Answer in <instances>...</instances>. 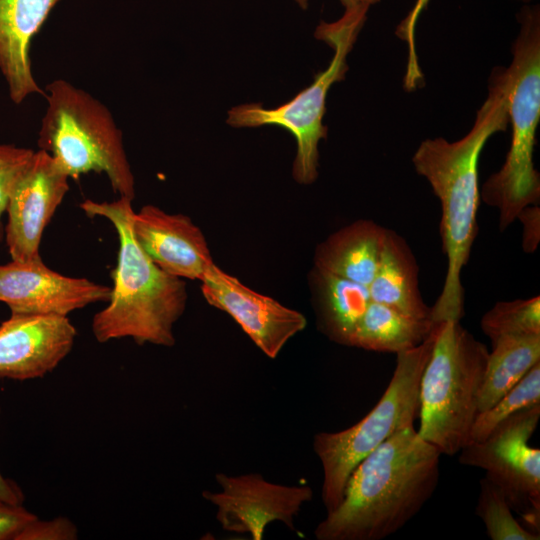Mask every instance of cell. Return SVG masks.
<instances>
[{"label":"cell","instance_id":"6da1fadb","mask_svg":"<svg viewBox=\"0 0 540 540\" xmlns=\"http://www.w3.org/2000/svg\"><path fill=\"white\" fill-rule=\"evenodd\" d=\"M508 88L507 69H494L487 98L478 109L469 132L453 142L442 137L426 139L412 158L416 172L428 181L441 205L439 232L447 270L443 288L431 307L434 324L460 321L464 314L461 271L469 260L477 234L478 163L488 139L507 130Z\"/></svg>","mask_w":540,"mask_h":540},{"label":"cell","instance_id":"7a4b0ae2","mask_svg":"<svg viewBox=\"0 0 540 540\" xmlns=\"http://www.w3.org/2000/svg\"><path fill=\"white\" fill-rule=\"evenodd\" d=\"M441 453L409 425L368 454L349 476L340 504L316 526L317 540H381L432 497Z\"/></svg>","mask_w":540,"mask_h":540},{"label":"cell","instance_id":"3957f363","mask_svg":"<svg viewBox=\"0 0 540 540\" xmlns=\"http://www.w3.org/2000/svg\"><path fill=\"white\" fill-rule=\"evenodd\" d=\"M132 201L119 196L112 202L86 199L79 205L88 217L107 219L119 239L111 296L108 305L94 315L92 332L99 343L131 338L139 345L171 347L174 325L186 307V284L159 268L137 243Z\"/></svg>","mask_w":540,"mask_h":540},{"label":"cell","instance_id":"277c9868","mask_svg":"<svg viewBox=\"0 0 540 540\" xmlns=\"http://www.w3.org/2000/svg\"><path fill=\"white\" fill-rule=\"evenodd\" d=\"M520 31L512 45L509 76L508 119L512 125L509 151L501 168L483 184L480 197L499 210L504 231L520 212L540 200V175L533 152L540 121V11L539 6L520 12Z\"/></svg>","mask_w":540,"mask_h":540},{"label":"cell","instance_id":"5b68a950","mask_svg":"<svg viewBox=\"0 0 540 540\" xmlns=\"http://www.w3.org/2000/svg\"><path fill=\"white\" fill-rule=\"evenodd\" d=\"M47 108L41 119L38 147L49 153L72 179L104 173L115 193L135 197V178L123 133L110 110L90 93L64 79L45 90Z\"/></svg>","mask_w":540,"mask_h":540},{"label":"cell","instance_id":"8992f818","mask_svg":"<svg viewBox=\"0 0 540 540\" xmlns=\"http://www.w3.org/2000/svg\"><path fill=\"white\" fill-rule=\"evenodd\" d=\"M488 354L460 321L438 325L420 381L417 433L441 454L453 456L470 442Z\"/></svg>","mask_w":540,"mask_h":540},{"label":"cell","instance_id":"52a82bcc","mask_svg":"<svg viewBox=\"0 0 540 540\" xmlns=\"http://www.w3.org/2000/svg\"><path fill=\"white\" fill-rule=\"evenodd\" d=\"M343 15L334 22L321 21L314 36L333 49L329 66L315 75L313 82L290 101L266 108L260 103L232 107L226 122L236 128L279 126L296 140L293 177L300 184H311L318 177L319 143L327 137L323 124L326 99L331 86L342 81L348 70L347 57L367 19L370 3L363 0H340Z\"/></svg>","mask_w":540,"mask_h":540},{"label":"cell","instance_id":"ba28073f","mask_svg":"<svg viewBox=\"0 0 540 540\" xmlns=\"http://www.w3.org/2000/svg\"><path fill=\"white\" fill-rule=\"evenodd\" d=\"M438 325L420 345L396 354V367L389 385L364 418L347 429L314 435L313 450L323 470L321 498L326 513L340 504L355 467L393 434L414 425L419 415L421 376L431 355Z\"/></svg>","mask_w":540,"mask_h":540},{"label":"cell","instance_id":"9c48e42d","mask_svg":"<svg viewBox=\"0 0 540 540\" xmlns=\"http://www.w3.org/2000/svg\"><path fill=\"white\" fill-rule=\"evenodd\" d=\"M539 419L540 404L524 408L500 422L484 440L469 442L459 452V462L483 469L511 509L538 535L540 450L531 447L529 440Z\"/></svg>","mask_w":540,"mask_h":540},{"label":"cell","instance_id":"30bf717a","mask_svg":"<svg viewBox=\"0 0 540 540\" xmlns=\"http://www.w3.org/2000/svg\"><path fill=\"white\" fill-rule=\"evenodd\" d=\"M215 480L221 491H204L202 495L217 508L221 529L247 534L253 540H262L266 527L276 521L294 531L296 516L313 498L309 486L270 482L259 473H217Z\"/></svg>","mask_w":540,"mask_h":540},{"label":"cell","instance_id":"8fae6325","mask_svg":"<svg viewBox=\"0 0 540 540\" xmlns=\"http://www.w3.org/2000/svg\"><path fill=\"white\" fill-rule=\"evenodd\" d=\"M69 179L49 153L34 152L7 200L4 240L11 260L40 257L43 232L69 191Z\"/></svg>","mask_w":540,"mask_h":540},{"label":"cell","instance_id":"7c38bea8","mask_svg":"<svg viewBox=\"0 0 540 540\" xmlns=\"http://www.w3.org/2000/svg\"><path fill=\"white\" fill-rule=\"evenodd\" d=\"M112 288L84 277L60 274L41 257L0 265V302L11 314H68L97 302H108Z\"/></svg>","mask_w":540,"mask_h":540},{"label":"cell","instance_id":"4fadbf2b","mask_svg":"<svg viewBox=\"0 0 540 540\" xmlns=\"http://www.w3.org/2000/svg\"><path fill=\"white\" fill-rule=\"evenodd\" d=\"M201 283L206 301L229 314L271 359L276 358L286 343L307 325L302 313L250 289L215 263Z\"/></svg>","mask_w":540,"mask_h":540},{"label":"cell","instance_id":"5bb4252c","mask_svg":"<svg viewBox=\"0 0 540 540\" xmlns=\"http://www.w3.org/2000/svg\"><path fill=\"white\" fill-rule=\"evenodd\" d=\"M76 336L68 316L11 314L0 324V378L44 377L70 353Z\"/></svg>","mask_w":540,"mask_h":540},{"label":"cell","instance_id":"9a60e30c","mask_svg":"<svg viewBox=\"0 0 540 540\" xmlns=\"http://www.w3.org/2000/svg\"><path fill=\"white\" fill-rule=\"evenodd\" d=\"M132 230L145 254L170 275L201 281L214 264L205 236L184 214L148 204L134 211Z\"/></svg>","mask_w":540,"mask_h":540},{"label":"cell","instance_id":"2e32d148","mask_svg":"<svg viewBox=\"0 0 540 540\" xmlns=\"http://www.w3.org/2000/svg\"><path fill=\"white\" fill-rule=\"evenodd\" d=\"M60 1L0 0V73L16 105L45 95L32 71L31 43Z\"/></svg>","mask_w":540,"mask_h":540},{"label":"cell","instance_id":"e0dca14e","mask_svg":"<svg viewBox=\"0 0 540 540\" xmlns=\"http://www.w3.org/2000/svg\"><path fill=\"white\" fill-rule=\"evenodd\" d=\"M385 228L356 221L329 236L315 255V268L368 287L379 266Z\"/></svg>","mask_w":540,"mask_h":540},{"label":"cell","instance_id":"ac0fdd59","mask_svg":"<svg viewBox=\"0 0 540 540\" xmlns=\"http://www.w3.org/2000/svg\"><path fill=\"white\" fill-rule=\"evenodd\" d=\"M368 289L371 301L431 320V308L419 290L416 259L406 241L392 230H386L379 266Z\"/></svg>","mask_w":540,"mask_h":540},{"label":"cell","instance_id":"d6986e66","mask_svg":"<svg viewBox=\"0 0 540 540\" xmlns=\"http://www.w3.org/2000/svg\"><path fill=\"white\" fill-rule=\"evenodd\" d=\"M435 325L432 320L417 319L388 305L370 301L348 346L397 354L420 345Z\"/></svg>","mask_w":540,"mask_h":540},{"label":"cell","instance_id":"ffe728a7","mask_svg":"<svg viewBox=\"0 0 540 540\" xmlns=\"http://www.w3.org/2000/svg\"><path fill=\"white\" fill-rule=\"evenodd\" d=\"M478 413L489 409L540 362V334L507 335L491 341Z\"/></svg>","mask_w":540,"mask_h":540},{"label":"cell","instance_id":"44dd1931","mask_svg":"<svg viewBox=\"0 0 540 540\" xmlns=\"http://www.w3.org/2000/svg\"><path fill=\"white\" fill-rule=\"evenodd\" d=\"M315 273L319 326L332 341L348 346L351 334L371 301L369 289L316 268Z\"/></svg>","mask_w":540,"mask_h":540},{"label":"cell","instance_id":"7402d4cb","mask_svg":"<svg viewBox=\"0 0 540 540\" xmlns=\"http://www.w3.org/2000/svg\"><path fill=\"white\" fill-rule=\"evenodd\" d=\"M536 404H540V362L494 405L477 414L471 429L470 442L484 440L500 422Z\"/></svg>","mask_w":540,"mask_h":540},{"label":"cell","instance_id":"603a6c76","mask_svg":"<svg viewBox=\"0 0 540 540\" xmlns=\"http://www.w3.org/2000/svg\"><path fill=\"white\" fill-rule=\"evenodd\" d=\"M480 326L491 341L507 335L540 334V296L497 302L483 315Z\"/></svg>","mask_w":540,"mask_h":540},{"label":"cell","instance_id":"cb8c5ba5","mask_svg":"<svg viewBox=\"0 0 540 540\" xmlns=\"http://www.w3.org/2000/svg\"><path fill=\"white\" fill-rule=\"evenodd\" d=\"M476 514L492 540L540 539V535L526 529L514 518L505 496L487 477L480 480Z\"/></svg>","mask_w":540,"mask_h":540},{"label":"cell","instance_id":"d4e9b609","mask_svg":"<svg viewBox=\"0 0 540 540\" xmlns=\"http://www.w3.org/2000/svg\"><path fill=\"white\" fill-rule=\"evenodd\" d=\"M35 150L13 144H0V241L4 239L2 217L11 188L31 160Z\"/></svg>","mask_w":540,"mask_h":540},{"label":"cell","instance_id":"484cf974","mask_svg":"<svg viewBox=\"0 0 540 540\" xmlns=\"http://www.w3.org/2000/svg\"><path fill=\"white\" fill-rule=\"evenodd\" d=\"M429 0H416L413 8L407 16L400 22L396 29V35L407 43L408 60L404 78L408 81H415L422 77V71L418 63L415 45V30L421 12L426 8Z\"/></svg>","mask_w":540,"mask_h":540},{"label":"cell","instance_id":"4316f807","mask_svg":"<svg viewBox=\"0 0 540 540\" xmlns=\"http://www.w3.org/2000/svg\"><path fill=\"white\" fill-rule=\"evenodd\" d=\"M77 538L76 526L66 518L30 522L17 536L16 540H70Z\"/></svg>","mask_w":540,"mask_h":540},{"label":"cell","instance_id":"83f0119b","mask_svg":"<svg viewBox=\"0 0 540 540\" xmlns=\"http://www.w3.org/2000/svg\"><path fill=\"white\" fill-rule=\"evenodd\" d=\"M36 518L22 505L0 501V540H16L19 533Z\"/></svg>","mask_w":540,"mask_h":540},{"label":"cell","instance_id":"f1b7e54d","mask_svg":"<svg viewBox=\"0 0 540 540\" xmlns=\"http://www.w3.org/2000/svg\"><path fill=\"white\" fill-rule=\"evenodd\" d=\"M539 206L531 205L524 208L517 219L524 225L523 248L526 252H533L539 242Z\"/></svg>","mask_w":540,"mask_h":540},{"label":"cell","instance_id":"f546056e","mask_svg":"<svg viewBox=\"0 0 540 540\" xmlns=\"http://www.w3.org/2000/svg\"><path fill=\"white\" fill-rule=\"evenodd\" d=\"M1 413V409H0ZM0 501L22 505L24 501V494L21 488L11 479L5 478L0 473Z\"/></svg>","mask_w":540,"mask_h":540},{"label":"cell","instance_id":"4dcf8cb0","mask_svg":"<svg viewBox=\"0 0 540 540\" xmlns=\"http://www.w3.org/2000/svg\"><path fill=\"white\" fill-rule=\"evenodd\" d=\"M296 2V4L301 8V9H307L308 7V0H294ZM364 1H367L369 2L371 5H374L376 4L379 0H364Z\"/></svg>","mask_w":540,"mask_h":540},{"label":"cell","instance_id":"1f68e13d","mask_svg":"<svg viewBox=\"0 0 540 540\" xmlns=\"http://www.w3.org/2000/svg\"><path fill=\"white\" fill-rule=\"evenodd\" d=\"M525 1H527V0H525Z\"/></svg>","mask_w":540,"mask_h":540}]
</instances>
